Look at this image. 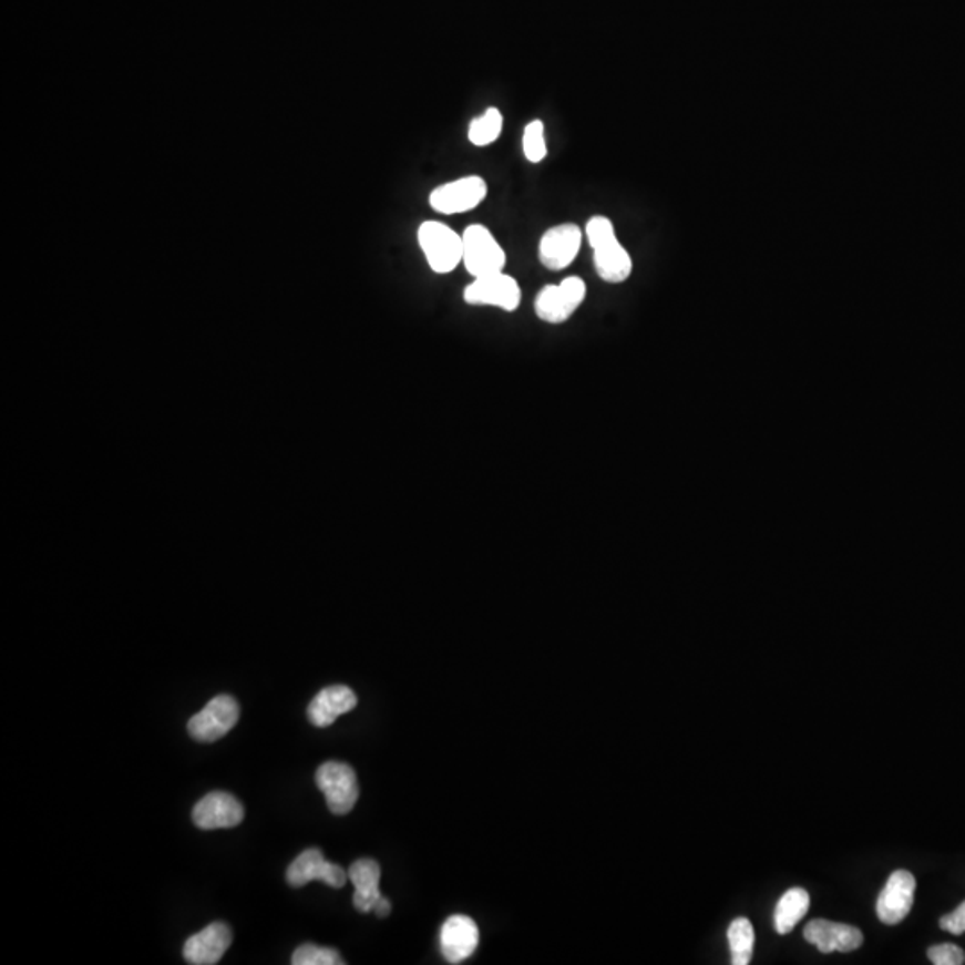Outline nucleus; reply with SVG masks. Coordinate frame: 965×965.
Segmentation results:
<instances>
[{
    "label": "nucleus",
    "instance_id": "obj_1",
    "mask_svg": "<svg viewBox=\"0 0 965 965\" xmlns=\"http://www.w3.org/2000/svg\"><path fill=\"white\" fill-rule=\"evenodd\" d=\"M585 233L594 253V267L599 278L614 285L626 281L632 276V256L617 240L610 218L600 215L592 217Z\"/></svg>",
    "mask_w": 965,
    "mask_h": 965
},
{
    "label": "nucleus",
    "instance_id": "obj_2",
    "mask_svg": "<svg viewBox=\"0 0 965 965\" xmlns=\"http://www.w3.org/2000/svg\"><path fill=\"white\" fill-rule=\"evenodd\" d=\"M428 265L437 274L453 273L463 261V238L454 229L437 220H425L417 233Z\"/></svg>",
    "mask_w": 965,
    "mask_h": 965
},
{
    "label": "nucleus",
    "instance_id": "obj_3",
    "mask_svg": "<svg viewBox=\"0 0 965 965\" xmlns=\"http://www.w3.org/2000/svg\"><path fill=\"white\" fill-rule=\"evenodd\" d=\"M463 238V261L472 278H483L490 274L503 273L506 253L495 236L480 224L466 227Z\"/></svg>",
    "mask_w": 965,
    "mask_h": 965
},
{
    "label": "nucleus",
    "instance_id": "obj_4",
    "mask_svg": "<svg viewBox=\"0 0 965 965\" xmlns=\"http://www.w3.org/2000/svg\"><path fill=\"white\" fill-rule=\"evenodd\" d=\"M585 297H587V285L577 276H571L560 285H547L536 294V317L547 324L567 322L585 302Z\"/></svg>",
    "mask_w": 965,
    "mask_h": 965
},
{
    "label": "nucleus",
    "instance_id": "obj_5",
    "mask_svg": "<svg viewBox=\"0 0 965 965\" xmlns=\"http://www.w3.org/2000/svg\"><path fill=\"white\" fill-rule=\"evenodd\" d=\"M315 781L320 792L326 795L328 809L335 815H346L355 809L360 787L356 780V772L351 766L343 762H326L319 767L315 774Z\"/></svg>",
    "mask_w": 965,
    "mask_h": 965
},
{
    "label": "nucleus",
    "instance_id": "obj_6",
    "mask_svg": "<svg viewBox=\"0 0 965 965\" xmlns=\"http://www.w3.org/2000/svg\"><path fill=\"white\" fill-rule=\"evenodd\" d=\"M238 717L240 707L236 699L232 696H217L189 719V737L204 743L215 742L235 728Z\"/></svg>",
    "mask_w": 965,
    "mask_h": 965
},
{
    "label": "nucleus",
    "instance_id": "obj_7",
    "mask_svg": "<svg viewBox=\"0 0 965 965\" xmlns=\"http://www.w3.org/2000/svg\"><path fill=\"white\" fill-rule=\"evenodd\" d=\"M521 287L509 274L497 273L476 278L463 290V300L471 306H494L515 311L521 305Z\"/></svg>",
    "mask_w": 965,
    "mask_h": 965
},
{
    "label": "nucleus",
    "instance_id": "obj_8",
    "mask_svg": "<svg viewBox=\"0 0 965 965\" xmlns=\"http://www.w3.org/2000/svg\"><path fill=\"white\" fill-rule=\"evenodd\" d=\"M486 192L489 188H486L483 177H462V179L437 186L430 195L431 208L442 213V215L472 212L485 201Z\"/></svg>",
    "mask_w": 965,
    "mask_h": 965
},
{
    "label": "nucleus",
    "instance_id": "obj_9",
    "mask_svg": "<svg viewBox=\"0 0 965 965\" xmlns=\"http://www.w3.org/2000/svg\"><path fill=\"white\" fill-rule=\"evenodd\" d=\"M582 229L576 224H560L542 235L538 259L547 270H564L571 267L582 249Z\"/></svg>",
    "mask_w": 965,
    "mask_h": 965
},
{
    "label": "nucleus",
    "instance_id": "obj_10",
    "mask_svg": "<svg viewBox=\"0 0 965 965\" xmlns=\"http://www.w3.org/2000/svg\"><path fill=\"white\" fill-rule=\"evenodd\" d=\"M347 876L349 874L340 865L328 862L324 859L322 851L315 848L302 851L287 869L288 885L296 889L305 887L315 880L328 883L329 887L342 889Z\"/></svg>",
    "mask_w": 965,
    "mask_h": 965
},
{
    "label": "nucleus",
    "instance_id": "obj_11",
    "mask_svg": "<svg viewBox=\"0 0 965 965\" xmlns=\"http://www.w3.org/2000/svg\"><path fill=\"white\" fill-rule=\"evenodd\" d=\"M914 874L908 871H894L877 897V920L887 926L900 924L914 906Z\"/></svg>",
    "mask_w": 965,
    "mask_h": 965
},
{
    "label": "nucleus",
    "instance_id": "obj_12",
    "mask_svg": "<svg viewBox=\"0 0 965 965\" xmlns=\"http://www.w3.org/2000/svg\"><path fill=\"white\" fill-rule=\"evenodd\" d=\"M244 815L245 810L240 801L227 792H212L204 795L192 812L195 827L201 830L235 828L244 821Z\"/></svg>",
    "mask_w": 965,
    "mask_h": 965
},
{
    "label": "nucleus",
    "instance_id": "obj_13",
    "mask_svg": "<svg viewBox=\"0 0 965 965\" xmlns=\"http://www.w3.org/2000/svg\"><path fill=\"white\" fill-rule=\"evenodd\" d=\"M803 935L821 953H850L864 943V935L856 926L827 920L810 921L804 926Z\"/></svg>",
    "mask_w": 965,
    "mask_h": 965
},
{
    "label": "nucleus",
    "instance_id": "obj_14",
    "mask_svg": "<svg viewBox=\"0 0 965 965\" xmlns=\"http://www.w3.org/2000/svg\"><path fill=\"white\" fill-rule=\"evenodd\" d=\"M233 943V932L226 923H213L188 938L183 956L188 964L213 965L220 962Z\"/></svg>",
    "mask_w": 965,
    "mask_h": 965
},
{
    "label": "nucleus",
    "instance_id": "obj_15",
    "mask_svg": "<svg viewBox=\"0 0 965 965\" xmlns=\"http://www.w3.org/2000/svg\"><path fill=\"white\" fill-rule=\"evenodd\" d=\"M480 944L478 924L466 915H451L440 930V949L445 961L460 964L476 952Z\"/></svg>",
    "mask_w": 965,
    "mask_h": 965
},
{
    "label": "nucleus",
    "instance_id": "obj_16",
    "mask_svg": "<svg viewBox=\"0 0 965 965\" xmlns=\"http://www.w3.org/2000/svg\"><path fill=\"white\" fill-rule=\"evenodd\" d=\"M356 705H358V698L346 685L322 688L311 699L310 707H308V719L317 728H328L337 721L338 717L355 710Z\"/></svg>",
    "mask_w": 965,
    "mask_h": 965
},
{
    "label": "nucleus",
    "instance_id": "obj_17",
    "mask_svg": "<svg viewBox=\"0 0 965 965\" xmlns=\"http://www.w3.org/2000/svg\"><path fill=\"white\" fill-rule=\"evenodd\" d=\"M349 880L355 885V908L358 912H374L376 903L381 900L379 892V880H381V868L378 862L372 859L356 860L355 864L349 869Z\"/></svg>",
    "mask_w": 965,
    "mask_h": 965
},
{
    "label": "nucleus",
    "instance_id": "obj_18",
    "mask_svg": "<svg viewBox=\"0 0 965 965\" xmlns=\"http://www.w3.org/2000/svg\"><path fill=\"white\" fill-rule=\"evenodd\" d=\"M810 908V894L801 887L790 889L774 910V928L780 935L792 932Z\"/></svg>",
    "mask_w": 965,
    "mask_h": 965
},
{
    "label": "nucleus",
    "instance_id": "obj_19",
    "mask_svg": "<svg viewBox=\"0 0 965 965\" xmlns=\"http://www.w3.org/2000/svg\"><path fill=\"white\" fill-rule=\"evenodd\" d=\"M728 943H730L731 964L748 965L753 958L754 930L751 921L739 917L728 928Z\"/></svg>",
    "mask_w": 965,
    "mask_h": 965
},
{
    "label": "nucleus",
    "instance_id": "obj_20",
    "mask_svg": "<svg viewBox=\"0 0 965 965\" xmlns=\"http://www.w3.org/2000/svg\"><path fill=\"white\" fill-rule=\"evenodd\" d=\"M501 131H503V115L497 107H489L469 125V140L476 147H486L500 138Z\"/></svg>",
    "mask_w": 965,
    "mask_h": 965
},
{
    "label": "nucleus",
    "instance_id": "obj_21",
    "mask_svg": "<svg viewBox=\"0 0 965 965\" xmlns=\"http://www.w3.org/2000/svg\"><path fill=\"white\" fill-rule=\"evenodd\" d=\"M291 964L294 965H342L343 961L338 955L337 949L331 947L315 946V944H302L297 947L291 955Z\"/></svg>",
    "mask_w": 965,
    "mask_h": 965
},
{
    "label": "nucleus",
    "instance_id": "obj_22",
    "mask_svg": "<svg viewBox=\"0 0 965 965\" xmlns=\"http://www.w3.org/2000/svg\"><path fill=\"white\" fill-rule=\"evenodd\" d=\"M524 156L530 163H541L547 156V144L544 138V122L533 121L526 125L522 136Z\"/></svg>",
    "mask_w": 965,
    "mask_h": 965
},
{
    "label": "nucleus",
    "instance_id": "obj_23",
    "mask_svg": "<svg viewBox=\"0 0 965 965\" xmlns=\"http://www.w3.org/2000/svg\"><path fill=\"white\" fill-rule=\"evenodd\" d=\"M928 958L935 965H962L965 962V953L955 944H938L930 947Z\"/></svg>",
    "mask_w": 965,
    "mask_h": 965
},
{
    "label": "nucleus",
    "instance_id": "obj_24",
    "mask_svg": "<svg viewBox=\"0 0 965 965\" xmlns=\"http://www.w3.org/2000/svg\"><path fill=\"white\" fill-rule=\"evenodd\" d=\"M938 924H941V928L953 933V935L965 933V901L958 908L953 910L952 914L944 915Z\"/></svg>",
    "mask_w": 965,
    "mask_h": 965
},
{
    "label": "nucleus",
    "instance_id": "obj_25",
    "mask_svg": "<svg viewBox=\"0 0 965 965\" xmlns=\"http://www.w3.org/2000/svg\"><path fill=\"white\" fill-rule=\"evenodd\" d=\"M390 910H392V905H390V901L387 897H381V900L376 903L374 912L378 914V917H387L390 914Z\"/></svg>",
    "mask_w": 965,
    "mask_h": 965
}]
</instances>
